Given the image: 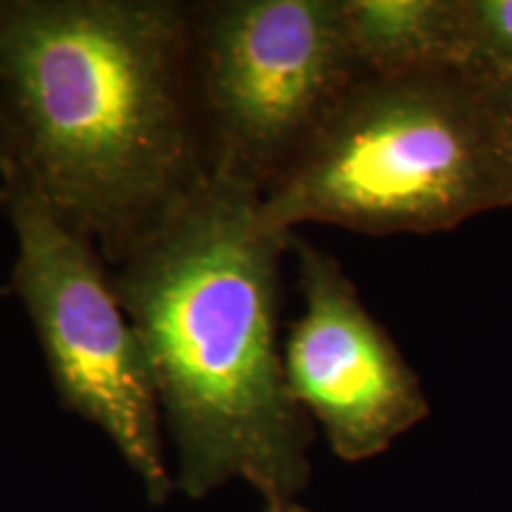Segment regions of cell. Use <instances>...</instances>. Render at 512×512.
I'll use <instances>...</instances> for the list:
<instances>
[{
	"label": "cell",
	"mask_w": 512,
	"mask_h": 512,
	"mask_svg": "<svg viewBox=\"0 0 512 512\" xmlns=\"http://www.w3.org/2000/svg\"><path fill=\"white\" fill-rule=\"evenodd\" d=\"M12 178H15V157H12L8 124H5L3 107H0V183L8 185Z\"/></svg>",
	"instance_id": "9c48e42d"
},
{
	"label": "cell",
	"mask_w": 512,
	"mask_h": 512,
	"mask_svg": "<svg viewBox=\"0 0 512 512\" xmlns=\"http://www.w3.org/2000/svg\"><path fill=\"white\" fill-rule=\"evenodd\" d=\"M5 188L17 240L8 287L27 309L57 399L112 441L147 501L164 505L176 482L166 463L162 406L150 356L119 302L110 264L36 192Z\"/></svg>",
	"instance_id": "5b68a950"
},
{
	"label": "cell",
	"mask_w": 512,
	"mask_h": 512,
	"mask_svg": "<svg viewBox=\"0 0 512 512\" xmlns=\"http://www.w3.org/2000/svg\"><path fill=\"white\" fill-rule=\"evenodd\" d=\"M363 74L470 69L465 0H339Z\"/></svg>",
	"instance_id": "52a82bcc"
},
{
	"label": "cell",
	"mask_w": 512,
	"mask_h": 512,
	"mask_svg": "<svg viewBox=\"0 0 512 512\" xmlns=\"http://www.w3.org/2000/svg\"><path fill=\"white\" fill-rule=\"evenodd\" d=\"M5 207H8V188L0 183V211H5ZM5 292H10V287H0V294Z\"/></svg>",
	"instance_id": "7c38bea8"
},
{
	"label": "cell",
	"mask_w": 512,
	"mask_h": 512,
	"mask_svg": "<svg viewBox=\"0 0 512 512\" xmlns=\"http://www.w3.org/2000/svg\"><path fill=\"white\" fill-rule=\"evenodd\" d=\"M264 512H311V510H306L299 501H275V503H266Z\"/></svg>",
	"instance_id": "30bf717a"
},
{
	"label": "cell",
	"mask_w": 512,
	"mask_h": 512,
	"mask_svg": "<svg viewBox=\"0 0 512 512\" xmlns=\"http://www.w3.org/2000/svg\"><path fill=\"white\" fill-rule=\"evenodd\" d=\"M290 252L304 309L283 342L287 389L337 458L363 463L420 425L430 401L335 256L297 235Z\"/></svg>",
	"instance_id": "8992f818"
},
{
	"label": "cell",
	"mask_w": 512,
	"mask_h": 512,
	"mask_svg": "<svg viewBox=\"0 0 512 512\" xmlns=\"http://www.w3.org/2000/svg\"><path fill=\"white\" fill-rule=\"evenodd\" d=\"M512 207L503 88L472 69L363 74L261 195L271 228L439 233Z\"/></svg>",
	"instance_id": "3957f363"
},
{
	"label": "cell",
	"mask_w": 512,
	"mask_h": 512,
	"mask_svg": "<svg viewBox=\"0 0 512 512\" xmlns=\"http://www.w3.org/2000/svg\"><path fill=\"white\" fill-rule=\"evenodd\" d=\"M361 76L339 0L190 3V83L209 169L259 195Z\"/></svg>",
	"instance_id": "277c9868"
},
{
	"label": "cell",
	"mask_w": 512,
	"mask_h": 512,
	"mask_svg": "<svg viewBox=\"0 0 512 512\" xmlns=\"http://www.w3.org/2000/svg\"><path fill=\"white\" fill-rule=\"evenodd\" d=\"M0 107L15 178L110 266L207 181L190 3L0 0Z\"/></svg>",
	"instance_id": "6da1fadb"
},
{
	"label": "cell",
	"mask_w": 512,
	"mask_h": 512,
	"mask_svg": "<svg viewBox=\"0 0 512 512\" xmlns=\"http://www.w3.org/2000/svg\"><path fill=\"white\" fill-rule=\"evenodd\" d=\"M472 72L496 86L512 81V0H465Z\"/></svg>",
	"instance_id": "ba28073f"
},
{
	"label": "cell",
	"mask_w": 512,
	"mask_h": 512,
	"mask_svg": "<svg viewBox=\"0 0 512 512\" xmlns=\"http://www.w3.org/2000/svg\"><path fill=\"white\" fill-rule=\"evenodd\" d=\"M292 235L264 221L259 192L209 174L110 266L150 356L176 489L192 501L233 479L264 503L309 484L313 427L287 389L280 339Z\"/></svg>",
	"instance_id": "7a4b0ae2"
},
{
	"label": "cell",
	"mask_w": 512,
	"mask_h": 512,
	"mask_svg": "<svg viewBox=\"0 0 512 512\" xmlns=\"http://www.w3.org/2000/svg\"><path fill=\"white\" fill-rule=\"evenodd\" d=\"M503 95H505V107H508V119H510V131H512V81L505 83Z\"/></svg>",
	"instance_id": "8fae6325"
}]
</instances>
